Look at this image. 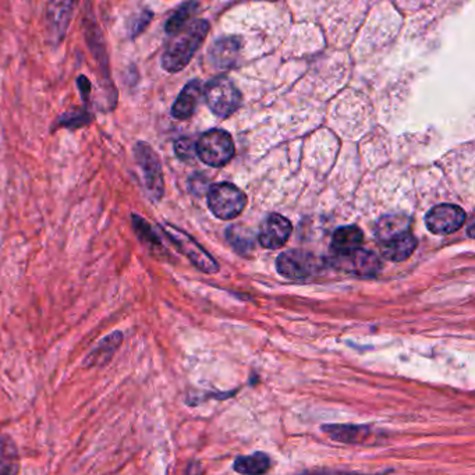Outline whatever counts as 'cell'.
<instances>
[{
    "label": "cell",
    "instance_id": "17",
    "mask_svg": "<svg viewBox=\"0 0 475 475\" xmlns=\"http://www.w3.org/2000/svg\"><path fill=\"white\" fill-rule=\"evenodd\" d=\"M410 226L411 219L409 216L401 215V214H392V215L384 216L381 221L378 222L375 235H377L378 240L384 241L410 230Z\"/></svg>",
    "mask_w": 475,
    "mask_h": 475
},
{
    "label": "cell",
    "instance_id": "3",
    "mask_svg": "<svg viewBox=\"0 0 475 475\" xmlns=\"http://www.w3.org/2000/svg\"><path fill=\"white\" fill-rule=\"evenodd\" d=\"M247 206V197L230 183H219L208 191V206L212 214L222 221L238 218Z\"/></svg>",
    "mask_w": 475,
    "mask_h": 475
},
{
    "label": "cell",
    "instance_id": "6",
    "mask_svg": "<svg viewBox=\"0 0 475 475\" xmlns=\"http://www.w3.org/2000/svg\"><path fill=\"white\" fill-rule=\"evenodd\" d=\"M163 233L170 238L175 247L182 253L183 255H186L191 264L194 267L199 268L202 272L206 274H216L219 270V265L216 264V261L206 253L201 245L197 243L194 238H190L187 233L180 230L179 228H175L172 225H163Z\"/></svg>",
    "mask_w": 475,
    "mask_h": 475
},
{
    "label": "cell",
    "instance_id": "28",
    "mask_svg": "<svg viewBox=\"0 0 475 475\" xmlns=\"http://www.w3.org/2000/svg\"><path fill=\"white\" fill-rule=\"evenodd\" d=\"M268 2H275V0H268Z\"/></svg>",
    "mask_w": 475,
    "mask_h": 475
},
{
    "label": "cell",
    "instance_id": "27",
    "mask_svg": "<svg viewBox=\"0 0 475 475\" xmlns=\"http://www.w3.org/2000/svg\"><path fill=\"white\" fill-rule=\"evenodd\" d=\"M77 85H79L80 94H82V102L87 106L90 104V97H91L92 85L90 80L85 75H79L77 77Z\"/></svg>",
    "mask_w": 475,
    "mask_h": 475
},
{
    "label": "cell",
    "instance_id": "5",
    "mask_svg": "<svg viewBox=\"0 0 475 475\" xmlns=\"http://www.w3.org/2000/svg\"><path fill=\"white\" fill-rule=\"evenodd\" d=\"M134 157L137 160L138 167L143 170L144 182L147 187L148 194L153 201H160L165 192V182H163L162 163L150 144L138 141L134 145Z\"/></svg>",
    "mask_w": 475,
    "mask_h": 475
},
{
    "label": "cell",
    "instance_id": "14",
    "mask_svg": "<svg viewBox=\"0 0 475 475\" xmlns=\"http://www.w3.org/2000/svg\"><path fill=\"white\" fill-rule=\"evenodd\" d=\"M121 343H123V333L121 331L111 333V335L102 339L98 346L85 357L84 367L94 368L108 364L113 358L114 353L118 352Z\"/></svg>",
    "mask_w": 475,
    "mask_h": 475
},
{
    "label": "cell",
    "instance_id": "2",
    "mask_svg": "<svg viewBox=\"0 0 475 475\" xmlns=\"http://www.w3.org/2000/svg\"><path fill=\"white\" fill-rule=\"evenodd\" d=\"M235 152L233 138L221 128L206 131L196 143L197 157L208 167H225L235 157Z\"/></svg>",
    "mask_w": 475,
    "mask_h": 475
},
{
    "label": "cell",
    "instance_id": "8",
    "mask_svg": "<svg viewBox=\"0 0 475 475\" xmlns=\"http://www.w3.org/2000/svg\"><path fill=\"white\" fill-rule=\"evenodd\" d=\"M321 262L315 255L303 250H290L276 260L277 274L289 280H303L319 270Z\"/></svg>",
    "mask_w": 475,
    "mask_h": 475
},
{
    "label": "cell",
    "instance_id": "9",
    "mask_svg": "<svg viewBox=\"0 0 475 475\" xmlns=\"http://www.w3.org/2000/svg\"><path fill=\"white\" fill-rule=\"evenodd\" d=\"M465 223V212L453 204H442L431 209L425 216V226L436 236L452 235Z\"/></svg>",
    "mask_w": 475,
    "mask_h": 475
},
{
    "label": "cell",
    "instance_id": "16",
    "mask_svg": "<svg viewBox=\"0 0 475 475\" xmlns=\"http://www.w3.org/2000/svg\"><path fill=\"white\" fill-rule=\"evenodd\" d=\"M362 241H364V235L358 226H342V228L336 229L333 233L331 250L333 254H345L348 251L362 247Z\"/></svg>",
    "mask_w": 475,
    "mask_h": 475
},
{
    "label": "cell",
    "instance_id": "1",
    "mask_svg": "<svg viewBox=\"0 0 475 475\" xmlns=\"http://www.w3.org/2000/svg\"><path fill=\"white\" fill-rule=\"evenodd\" d=\"M209 23L206 20H194L187 24L182 31L175 34L172 43L162 55V67L167 73H179L186 69L199 46L208 35Z\"/></svg>",
    "mask_w": 475,
    "mask_h": 475
},
{
    "label": "cell",
    "instance_id": "12",
    "mask_svg": "<svg viewBox=\"0 0 475 475\" xmlns=\"http://www.w3.org/2000/svg\"><path fill=\"white\" fill-rule=\"evenodd\" d=\"M204 97V87L199 80H192L182 90L172 106V116L177 121H187L196 113L199 101Z\"/></svg>",
    "mask_w": 475,
    "mask_h": 475
},
{
    "label": "cell",
    "instance_id": "24",
    "mask_svg": "<svg viewBox=\"0 0 475 475\" xmlns=\"http://www.w3.org/2000/svg\"><path fill=\"white\" fill-rule=\"evenodd\" d=\"M153 13L151 11L141 12V13L136 14V16L131 17L130 20L128 23V33L130 35L131 40H136L137 36H140L141 34L145 31L148 26H150L151 21H152Z\"/></svg>",
    "mask_w": 475,
    "mask_h": 475
},
{
    "label": "cell",
    "instance_id": "26",
    "mask_svg": "<svg viewBox=\"0 0 475 475\" xmlns=\"http://www.w3.org/2000/svg\"><path fill=\"white\" fill-rule=\"evenodd\" d=\"M175 152L182 160H191L196 157V143L191 138H180L175 143Z\"/></svg>",
    "mask_w": 475,
    "mask_h": 475
},
{
    "label": "cell",
    "instance_id": "20",
    "mask_svg": "<svg viewBox=\"0 0 475 475\" xmlns=\"http://www.w3.org/2000/svg\"><path fill=\"white\" fill-rule=\"evenodd\" d=\"M20 471L19 450L9 436L0 438V474H17Z\"/></svg>",
    "mask_w": 475,
    "mask_h": 475
},
{
    "label": "cell",
    "instance_id": "25",
    "mask_svg": "<svg viewBox=\"0 0 475 475\" xmlns=\"http://www.w3.org/2000/svg\"><path fill=\"white\" fill-rule=\"evenodd\" d=\"M133 228L136 231V235L138 236L140 240H143L144 243H147L150 245H160V238H158L157 233L152 230L147 222L144 221V218L138 215H133Z\"/></svg>",
    "mask_w": 475,
    "mask_h": 475
},
{
    "label": "cell",
    "instance_id": "13",
    "mask_svg": "<svg viewBox=\"0 0 475 475\" xmlns=\"http://www.w3.org/2000/svg\"><path fill=\"white\" fill-rule=\"evenodd\" d=\"M381 243L382 257L392 262H403L409 260L416 251L417 238L411 235L410 230L404 231L401 235L379 241Z\"/></svg>",
    "mask_w": 475,
    "mask_h": 475
},
{
    "label": "cell",
    "instance_id": "18",
    "mask_svg": "<svg viewBox=\"0 0 475 475\" xmlns=\"http://www.w3.org/2000/svg\"><path fill=\"white\" fill-rule=\"evenodd\" d=\"M233 469L240 474H264L270 469L269 456L262 452L241 456L236 459Z\"/></svg>",
    "mask_w": 475,
    "mask_h": 475
},
{
    "label": "cell",
    "instance_id": "4",
    "mask_svg": "<svg viewBox=\"0 0 475 475\" xmlns=\"http://www.w3.org/2000/svg\"><path fill=\"white\" fill-rule=\"evenodd\" d=\"M208 108L219 118H229L241 105V92L228 77H216L204 89Z\"/></svg>",
    "mask_w": 475,
    "mask_h": 475
},
{
    "label": "cell",
    "instance_id": "7",
    "mask_svg": "<svg viewBox=\"0 0 475 475\" xmlns=\"http://www.w3.org/2000/svg\"><path fill=\"white\" fill-rule=\"evenodd\" d=\"M331 262L336 269L354 275V276H377L382 269L381 258L372 251L362 250L360 247L348 251L345 254H333Z\"/></svg>",
    "mask_w": 475,
    "mask_h": 475
},
{
    "label": "cell",
    "instance_id": "22",
    "mask_svg": "<svg viewBox=\"0 0 475 475\" xmlns=\"http://www.w3.org/2000/svg\"><path fill=\"white\" fill-rule=\"evenodd\" d=\"M197 7H199V4L194 0L186 2L183 6H180L176 13L173 14L169 20L167 21L165 31H167V35L172 36L182 31L191 20V17L196 13Z\"/></svg>",
    "mask_w": 475,
    "mask_h": 475
},
{
    "label": "cell",
    "instance_id": "19",
    "mask_svg": "<svg viewBox=\"0 0 475 475\" xmlns=\"http://www.w3.org/2000/svg\"><path fill=\"white\" fill-rule=\"evenodd\" d=\"M332 440L345 443H360L367 440L370 430L365 426L325 425L323 428Z\"/></svg>",
    "mask_w": 475,
    "mask_h": 475
},
{
    "label": "cell",
    "instance_id": "15",
    "mask_svg": "<svg viewBox=\"0 0 475 475\" xmlns=\"http://www.w3.org/2000/svg\"><path fill=\"white\" fill-rule=\"evenodd\" d=\"M241 43L236 36L223 38L214 43L211 51V60L219 69H228L235 66L240 53Z\"/></svg>",
    "mask_w": 475,
    "mask_h": 475
},
{
    "label": "cell",
    "instance_id": "10",
    "mask_svg": "<svg viewBox=\"0 0 475 475\" xmlns=\"http://www.w3.org/2000/svg\"><path fill=\"white\" fill-rule=\"evenodd\" d=\"M79 0H50L46 6V24L53 43H60L69 30Z\"/></svg>",
    "mask_w": 475,
    "mask_h": 475
},
{
    "label": "cell",
    "instance_id": "11",
    "mask_svg": "<svg viewBox=\"0 0 475 475\" xmlns=\"http://www.w3.org/2000/svg\"><path fill=\"white\" fill-rule=\"evenodd\" d=\"M292 231H293V226L289 219L279 214H272L262 222L258 240L262 247L268 250H277L286 245L292 236Z\"/></svg>",
    "mask_w": 475,
    "mask_h": 475
},
{
    "label": "cell",
    "instance_id": "21",
    "mask_svg": "<svg viewBox=\"0 0 475 475\" xmlns=\"http://www.w3.org/2000/svg\"><path fill=\"white\" fill-rule=\"evenodd\" d=\"M226 236H228L231 247L238 251L240 254H245V253L254 250L255 236L250 229L240 225L231 226L228 229Z\"/></svg>",
    "mask_w": 475,
    "mask_h": 475
},
{
    "label": "cell",
    "instance_id": "23",
    "mask_svg": "<svg viewBox=\"0 0 475 475\" xmlns=\"http://www.w3.org/2000/svg\"><path fill=\"white\" fill-rule=\"evenodd\" d=\"M92 114L89 109H75L73 112H66L65 114H62L59 119H58V128H84V126H89L92 121Z\"/></svg>",
    "mask_w": 475,
    "mask_h": 475
}]
</instances>
